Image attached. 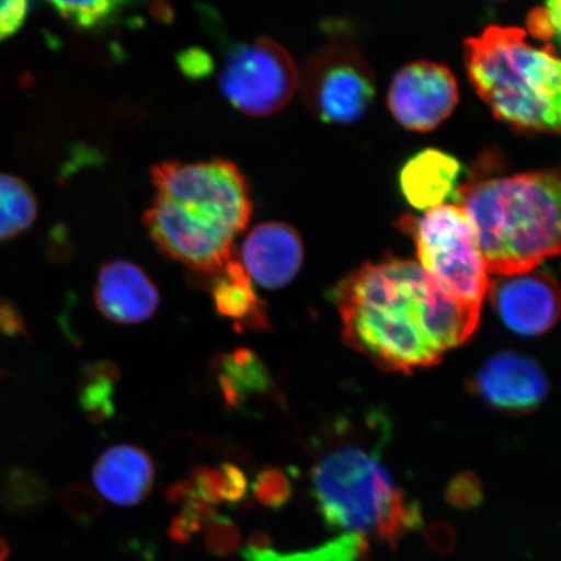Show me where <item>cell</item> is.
<instances>
[{"label":"cell","mask_w":561,"mask_h":561,"mask_svg":"<svg viewBox=\"0 0 561 561\" xmlns=\"http://www.w3.org/2000/svg\"><path fill=\"white\" fill-rule=\"evenodd\" d=\"M343 339L386 370L434 366L479 325L481 307L461 304L419 263L364 264L336 285Z\"/></svg>","instance_id":"obj_1"},{"label":"cell","mask_w":561,"mask_h":561,"mask_svg":"<svg viewBox=\"0 0 561 561\" xmlns=\"http://www.w3.org/2000/svg\"><path fill=\"white\" fill-rule=\"evenodd\" d=\"M156 199L145 214L151 240L168 257L215 276L233 257L252 214L248 181L231 161H165L151 171Z\"/></svg>","instance_id":"obj_2"},{"label":"cell","mask_w":561,"mask_h":561,"mask_svg":"<svg viewBox=\"0 0 561 561\" xmlns=\"http://www.w3.org/2000/svg\"><path fill=\"white\" fill-rule=\"evenodd\" d=\"M476 236L483 264L496 276L536 268L560 250V175L536 171L473 174L456 192Z\"/></svg>","instance_id":"obj_3"},{"label":"cell","mask_w":561,"mask_h":561,"mask_svg":"<svg viewBox=\"0 0 561 561\" xmlns=\"http://www.w3.org/2000/svg\"><path fill=\"white\" fill-rule=\"evenodd\" d=\"M465 65L477 95L497 121L525 135H559L556 45L536 47L520 27L493 25L465 42Z\"/></svg>","instance_id":"obj_4"},{"label":"cell","mask_w":561,"mask_h":561,"mask_svg":"<svg viewBox=\"0 0 561 561\" xmlns=\"http://www.w3.org/2000/svg\"><path fill=\"white\" fill-rule=\"evenodd\" d=\"M312 488L328 526L359 535L375 533L378 539L392 510L405 497L377 455L353 446L316 462Z\"/></svg>","instance_id":"obj_5"},{"label":"cell","mask_w":561,"mask_h":561,"mask_svg":"<svg viewBox=\"0 0 561 561\" xmlns=\"http://www.w3.org/2000/svg\"><path fill=\"white\" fill-rule=\"evenodd\" d=\"M401 228L416 244L419 265L442 290L461 304L481 307L490 280L471 221L456 203L405 216Z\"/></svg>","instance_id":"obj_6"},{"label":"cell","mask_w":561,"mask_h":561,"mask_svg":"<svg viewBox=\"0 0 561 561\" xmlns=\"http://www.w3.org/2000/svg\"><path fill=\"white\" fill-rule=\"evenodd\" d=\"M299 83L308 110L325 124L359 122L376 96L374 69L347 46H327L311 55Z\"/></svg>","instance_id":"obj_7"},{"label":"cell","mask_w":561,"mask_h":561,"mask_svg":"<svg viewBox=\"0 0 561 561\" xmlns=\"http://www.w3.org/2000/svg\"><path fill=\"white\" fill-rule=\"evenodd\" d=\"M298 87L299 73L290 54L265 37L236 46L220 77V89L229 103L256 117L283 110Z\"/></svg>","instance_id":"obj_8"},{"label":"cell","mask_w":561,"mask_h":561,"mask_svg":"<svg viewBox=\"0 0 561 561\" xmlns=\"http://www.w3.org/2000/svg\"><path fill=\"white\" fill-rule=\"evenodd\" d=\"M459 96L451 69L424 60L399 70L389 88L388 104L403 128L425 133L438 128L453 115Z\"/></svg>","instance_id":"obj_9"},{"label":"cell","mask_w":561,"mask_h":561,"mask_svg":"<svg viewBox=\"0 0 561 561\" xmlns=\"http://www.w3.org/2000/svg\"><path fill=\"white\" fill-rule=\"evenodd\" d=\"M489 289L497 314L512 332L535 336L556 325L560 297L550 273L529 271L500 276Z\"/></svg>","instance_id":"obj_10"},{"label":"cell","mask_w":561,"mask_h":561,"mask_svg":"<svg viewBox=\"0 0 561 561\" xmlns=\"http://www.w3.org/2000/svg\"><path fill=\"white\" fill-rule=\"evenodd\" d=\"M474 389L497 410L529 412L549 394L545 371L530 357L501 353L489 357L477 371Z\"/></svg>","instance_id":"obj_11"},{"label":"cell","mask_w":561,"mask_h":561,"mask_svg":"<svg viewBox=\"0 0 561 561\" xmlns=\"http://www.w3.org/2000/svg\"><path fill=\"white\" fill-rule=\"evenodd\" d=\"M94 298L104 318L122 325L150 320L160 304L156 284L140 266L126 261L102 265L96 277Z\"/></svg>","instance_id":"obj_12"},{"label":"cell","mask_w":561,"mask_h":561,"mask_svg":"<svg viewBox=\"0 0 561 561\" xmlns=\"http://www.w3.org/2000/svg\"><path fill=\"white\" fill-rule=\"evenodd\" d=\"M241 252L250 278L271 290L290 284L304 263V243L297 230L284 222H264L252 229Z\"/></svg>","instance_id":"obj_13"},{"label":"cell","mask_w":561,"mask_h":561,"mask_svg":"<svg viewBox=\"0 0 561 561\" xmlns=\"http://www.w3.org/2000/svg\"><path fill=\"white\" fill-rule=\"evenodd\" d=\"M93 479L98 491L111 503L133 507L146 500L156 482V467L142 448L110 447L96 460Z\"/></svg>","instance_id":"obj_14"},{"label":"cell","mask_w":561,"mask_h":561,"mask_svg":"<svg viewBox=\"0 0 561 561\" xmlns=\"http://www.w3.org/2000/svg\"><path fill=\"white\" fill-rule=\"evenodd\" d=\"M461 173L460 161L450 153L425 149L405 161L399 186L413 208L427 210L455 199Z\"/></svg>","instance_id":"obj_15"},{"label":"cell","mask_w":561,"mask_h":561,"mask_svg":"<svg viewBox=\"0 0 561 561\" xmlns=\"http://www.w3.org/2000/svg\"><path fill=\"white\" fill-rule=\"evenodd\" d=\"M214 305L217 313L234 322L238 331H265L270 321L261 298L256 296L249 273L242 263L231 257L224 268L213 276Z\"/></svg>","instance_id":"obj_16"},{"label":"cell","mask_w":561,"mask_h":561,"mask_svg":"<svg viewBox=\"0 0 561 561\" xmlns=\"http://www.w3.org/2000/svg\"><path fill=\"white\" fill-rule=\"evenodd\" d=\"M369 551L367 536L345 533L311 550L279 552L271 539L259 533L242 551L244 561H362Z\"/></svg>","instance_id":"obj_17"},{"label":"cell","mask_w":561,"mask_h":561,"mask_svg":"<svg viewBox=\"0 0 561 561\" xmlns=\"http://www.w3.org/2000/svg\"><path fill=\"white\" fill-rule=\"evenodd\" d=\"M219 385L226 402L238 407L251 396L270 389L271 376L257 355L240 348L222 357Z\"/></svg>","instance_id":"obj_18"},{"label":"cell","mask_w":561,"mask_h":561,"mask_svg":"<svg viewBox=\"0 0 561 561\" xmlns=\"http://www.w3.org/2000/svg\"><path fill=\"white\" fill-rule=\"evenodd\" d=\"M37 213L31 186L15 175L0 174V242L30 229Z\"/></svg>","instance_id":"obj_19"},{"label":"cell","mask_w":561,"mask_h":561,"mask_svg":"<svg viewBox=\"0 0 561 561\" xmlns=\"http://www.w3.org/2000/svg\"><path fill=\"white\" fill-rule=\"evenodd\" d=\"M118 378H121V371L115 364L108 362L93 363L83 369L80 403L83 412L94 423H103L114 416V398Z\"/></svg>","instance_id":"obj_20"},{"label":"cell","mask_w":561,"mask_h":561,"mask_svg":"<svg viewBox=\"0 0 561 561\" xmlns=\"http://www.w3.org/2000/svg\"><path fill=\"white\" fill-rule=\"evenodd\" d=\"M191 483L194 493L213 506L226 502L240 503L249 489L248 477L233 465L196 468Z\"/></svg>","instance_id":"obj_21"},{"label":"cell","mask_w":561,"mask_h":561,"mask_svg":"<svg viewBox=\"0 0 561 561\" xmlns=\"http://www.w3.org/2000/svg\"><path fill=\"white\" fill-rule=\"evenodd\" d=\"M130 0H48L54 10L81 30H96L114 21Z\"/></svg>","instance_id":"obj_22"},{"label":"cell","mask_w":561,"mask_h":561,"mask_svg":"<svg viewBox=\"0 0 561 561\" xmlns=\"http://www.w3.org/2000/svg\"><path fill=\"white\" fill-rule=\"evenodd\" d=\"M252 491L265 507L279 510L291 497V482L278 468H265L257 474Z\"/></svg>","instance_id":"obj_23"},{"label":"cell","mask_w":561,"mask_h":561,"mask_svg":"<svg viewBox=\"0 0 561 561\" xmlns=\"http://www.w3.org/2000/svg\"><path fill=\"white\" fill-rule=\"evenodd\" d=\"M526 27L533 37L553 45L559 42L560 0H545V4L531 10L526 18Z\"/></svg>","instance_id":"obj_24"},{"label":"cell","mask_w":561,"mask_h":561,"mask_svg":"<svg viewBox=\"0 0 561 561\" xmlns=\"http://www.w3.org/2000/svg\"><path fill=\"white\" fill-rule=\"evenodd\" d=\"M61 503L73 518L83 525L93 524L102 514V502L93 490L83 486L69 488L61 495Z\"/></svg>","instance_id":"obj_25"},{"label":"cell","mask_w":561,"mask_h":561,"mask_svg":"<svg viewBox=\"0 0 561 561\" xmlns=\"http://www.w3.org/2000/svg\"><path fill=\"white\" fill-rule=\"evenodd\" d=\"M205 541L207 549L215 556H231L240 549V529L230 518L217 515L207 524Z\"/></svg>","instance_id":"obj_26"},{"label":"cell","mask_w":561,"mask_h":561,"mask_svg":"<svg viewBox=\"0 0 561 561\" xmlns=\"http://www.w3.org/2000/svg\"><path fill=\"white\" fill-rule=\"evenodd\" d=\"M4 490L13 501L24 504L39 503L47 494L44 481L25 469H12L7 473Z\"/></svg>","instance_id":"obj_27"},{"label":"cell","mask_w":561,"mask_h":561,"mask_svg":"<svg viewBox=\"0 0 561 561\" xmlns=\"http://www.w3.org/2000/svg\"><path fill=\"white\" fill-rule=\"evenodd\" d=\"M447 502L459 510H474L483 501V488L479 477L471 472H462L448 483Z\"/></svg>","instance_id":"obj_28"},{"label":"cell","mask_w":561,"mask_h":561,"mask_svg":"<svg viewBox=\"0 0 561 561\" xmlns=\"http://www.w3.org/2000/svg\"><path fill=\"white\" fill-rule=\"evenodd\" d=\"M27 10V0H0V41L11 37L23 26Z\"/></svg>","instance_id":"obj_29"},{"label":"cell","mask_w":561,"mask_h":561,"mask_svg":"<svg viewBox=\"0 0 561 561\" xmlns=\"http://www.w3.org/2000/svg\"><path fill=\"white\" fill-rule=\"evenodd\" d=\"M0 334L7 336V339L23 336V339L31 341L23 313L12 300L5 298H0Z\"/></svg>","instance_id":"obj_30"},{"label":"cell","mask_w":561,"mask_h":561,"mask_svg":"<svg viewBox=\"0 0 561 561\" xmlns=\"http://www.w3.org/2000/svg\"><path fill=\"white\" fill-rule=\"evenodd\" d=\"M427 545L438 553H450L456 546L455 530L445 523H434L425 531Z\"/></svg>","instance_id":"obj_31"},{"label":"cell","mask_w":561,"mask_h":561,"mask_svg":"<svg viewBox=\"0 0 561 561\" xmlns=\"http://www.w3.org/2000/svg\"><path fill=\"white\" fill-rule=\"evenodd\" d=\"M180 66L187 76L202 77L209 73L213 62L206 53L199 50L187 51L180 56Z\"/></svg>","instance_id":"obj_32"},{"label":"cell","mask_w":561,"mask_h":561,"mask_svg":"<svg viewBox=\"0 0 561 561\" xmlns=\"http://www.w3.org/2000/svg\"><path fill=\"white\" fill-rule=\"evenodd\" d=\"M9 545L5 543L3 538H0V561H4L9 557Z\"/></svg>","instance_id":"obj_33"}]
</instances>
